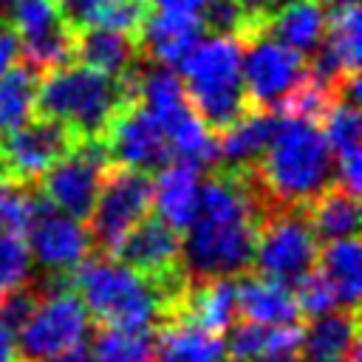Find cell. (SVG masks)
I'll use <instances>...</instances> for the list:
<instances>
[{
    "label": "cell",
    "mask_w": 362,
    "mask_h": 362,
    "mask_svg": "<svg viewBox=\"0 0 362 362\" xmlns=\"http://www.w3.org/2000/svg\"><path fill=\"white\" fill-rule=\"evenodd\" d=\"M173 317H181L204 331L223 334L235 325L238 317V288L235 277H209L189 280Z\"/></svg>",
    "instance_id": "obj_17"
},
{
    "label": "cell",
    "mask_w": 362,
    "mask_h": 362,
    "mask_svg": "<svg viewBox=\"0 0 362 362\" xmlns=\"http://www.w3.org/2000/svg\"><path fill=\"white\" fill-rule=\"evenodd\" d=\"M215 0H144L147 8L153 11H164V14H187V17H204V11L212 6ZM204 23V20H201Z\"/></svg>",
    "instance_id": "obj_37"
},
{
    "label": "cell",
    "mask_w": 362,
    "mask_h": 362,
    "mask_svg": "<svg viewBox=\"0 0 362 362\" xmlns=\"http://www.w3.org/2000/svg\"><path fill=\"white\" fill-rule=\"evenodd\" d=\"M294 300L300 305V314H308V317H320V314L334 311L339 305L337 303V294H334V288L328 283V277L320 269L305 272L294 283Z\"/></svg>",
    "instance_id": "obj_34"
},
{
    "label": "cell",
    "mask_w": 362,
    "mask_h": 362,
    "mask_svg": "<svg viewBox=\"0 0 362 362\" xmlns=\"http://www.w3.org/2000/svg\"><path fill=\"white\" fill-rule=\"evenodd\" d=\"M243 57H240V76L249 107L255 110H274L305 76L308 62L294 48L277 42L266 31H255L240 37Z\"/></svg>",
    "instance_id": "obj_10"
},
{
    "label": "cell",
    "mask_w": 362,
    "mask_h": 362,
    "mask_svg": "<svg viewBox=\"0 0 362 362\" xmlns=\"http://www.w3.org/2000/svg\"><path fill=\"white\" fill-rule=\"evenodd\" d=\"M328 11L320 0H288L283 8L274 11V17L266 23V34L277 42L294 48L297 54L308 57L322 45L325 37Z\"/></svg>",
    "instance_id": "obj_24"
},
{
    "label": "cell",
    "mask_w": 362,
    "mask_h": 362,
    "mask_svg": "<svg viewBox=\"0 0 362 362\" xmlns=\"http://www.w3.org/2000/svg\"><path fill=\"white\" fill-rule=\"evenodd\" d=\"M74 57L113 79L127 76L139 62V42L130 34H119L96 25H76L74 31Z\"/></svg>",
    "instance_id": "obj_22"
},
{
    "label": "cell",
    "mask_w": 362,
    "mask_h": 362,
    "mask_svg": "<svg viewBox=\"0 0 362 362\" xmlns=\"http://www.w3.org/2000/svg\"><path fill=\"white\" fill-rule=\"evenodd\" d=\"M74 291L90 317L113 328H153L170 317V303L158 283L119 260L99 255L79 263Z\"/></svg>",
    "instance_id": "obj_3"
},
{
    "label": "cell",
    "mask_w": 362,
    "mask_h": 362,
    "mask_svg": "<svg viewBox=\"0 0 362 362\" xmlns=\"http://www.w3.org/2000/svg\"><path fill=\"white\" fill-rule=\"evenodd\" d=\"M322 119V136L331 147L334 156V184L345 187L348 192H359L362 184V147H359V136H362V119H359V105L337 96Z\"/></svg>",
    "instance_id": "obj_16"
},
{
    "label": "cell",
    "mask_w": 362,
    "mask_h": 362,
    "mask_svg": "<svg viewBox=\"0 0 362 362\" xmlns=\"http://www.w3.org/2000/svg\"><path fill=\"white\" fill-rule=\"evenodd\" d=\"M79 139L57 119L48 116H31L25 124L3 133L0 139V175L20 181V184H37L48 167H54Z\"/></svg>",
    "instance_id": "obj_13"
},
{
    "label": "cell",
    "mask_w": 362,
    "mask_h": 362,
    "mask_svg": "<svg viewBox=\"0 0 362 362\" xmlns=\"http://www.w3.org/2000/svg\"><path fill=\"white\" fill-rule=\"evenodd\" d=\"M314 362H348L345 356H325V359H314Z\"/></svg>",
    "instance_id": "obj_43"
},
{
    "label": "cell",
    "mask_w": 362,
    "mask_h": 362,
    "mask_svg": "<svg viewBox=\"0 0 362 362\" xmlns=\"http://www.w3.org/2000/svg\"><path fill=\"white\" fill-rule=\"evenodd\" d=\"M153 206V178L147 170L113 167L105 173L96 204L88 215V235L105 252L116 255L124 235L147 218Z\"/></svg>",
    "instance_id": "obj_9"
},
{
    "label": "cell",
    "mask_w": 362,
    "mask_h": 362,
    "mask_svg": "<svg viewBox=\"0 0 362 362\" xmlns=\"http://www.w3.org/2000/svg\"><path fill=\"white\" fill-rule=\"evenodd\" d=\"M31 252L20 235L0 232V297L31 280Z\"/></svg>",
    "instance_id": "obj_32"
},
{
    "label": "cell",
    "mask_w": 362,
    "mask_h": 362,
    "mask_svg": "<svg viewBox=\"0 0 362 362\" xmlns=\"http://www.w3.org/2000/svg\"><path fill=\"white\" fill-rule=\"evenodd\" d=\"M37 113V74L23 62L0 76V133L25 124Z\"/></svg>",
    "instance_id": "obj_28"
},
{
    "label": "cell",
    "mask_w": 362,
    "mask_h": 362,
    "mask_svg": "<svg viewBox=\"0 0 362 362\" xmlns=\"http://www.w3.org/2000/svg\"><path fill=\"white\" fill-rule=\"evenodd\" d=\"M156 334L153 328H113L105 325L93 337V362H153Z\"/></svg>",
    "instance_id": "obj_29"
},
{
    "label": "cell",
    "mask_w": 362,
    "mask_h": 362,
    "mask_svg": "<svg viewBox=\"0 0 362 362\" xmlns=\"http://www.w3.org/2000/svg\"><path fill=\"white\" fill-rule=\"evenodd\" d=\"M320 3H334V0H320Z\"/></svg>",
    "instance_id": "obj_44"
},
{
    "label": "cell",
    "mask_w": 362,
    "mask_h": 362,
    "mask_svg": "<svg viewBox=\"0 0 362 362\" xmlns=\"http://www.w3.org/2000/svg\"><path fill=\"white\" fill-rule=\"evenodd\" d=\"M243 42L235 34L201 37L189 54L178 62L181 82L195 116L215 133L229 127L249 110V99L240 76Z\"/></svg>",
    "instance_id": "obj_4"
},
{
    "label": "cell",
    "mask_w": 362,
    "mask_h": 362,
    "mask_svg": "<svg viewBox=\"0 0 362 362\" xmlns=\"http://www.w3.org/2000/svg\"><path fill=\"white\" fill-rule=\"evenodd\" d=\"M116 257L158 283L170 303V317L189 283L181 266V235L167 226L161 218H141L119 243ZM167 317V320H170Z\"/></svg>",
    "instance_id": "obj_12"
},
{
    "label": "cell",
    "mask_w": 362,
    "mask_h": 362,
    "mask_svg": "<svg viewBox=\"0 0 362 362\" xmlns=\"http://www.w3.org/2000/svg\"><path fill=\"white\" fill-rule=\"evenodd\" d=\"M57 3H59L62 14H65V17L71 20V25H74V17H76V14H79V11H82V8H85L90 0H57Z\"/></svg>",
    "instance_id": "obj_41"
},
{
    "label": "cell",
    "mask_w": 362,
    "mask_h": 362,
    "mask_svg": "<svg viewBox=\"0 0 362 362\" xmlns=\"http://www.w3.org/2000/svg\"><path fill=\"white\" fill-rule=\"evenodd\" d=\"M153 362H226V342L221 334L204 331L181 317H170L156 331Z\"/></svg>",
    "instance_id": "obj_23"
},
{
    "label": "cell",
    "mask_w": 362,
    "mask_h": 362,
    "mask_svg": "<svg viewBox=\"0 0 362 362\" xmlns=\"http://www.w3.org/2000/svg\"><path fill=\"white\" fill-rule=\"evenodd\" d=\"M201 201V170L167 161L158 167V175L153 181V206L156 218H161L167 226H173L178 235L192 223Z\"/></svg>",
    "instance_id": "obj_19"
},
{
    "label": "cell",
    "mask_w": 362,
    "mask_h": 362,
    "mask_svg": "<svg viewBox=\"0 0 362 362\" xmlns=\"http://www.w3.org/2000/svg\"><path fill=\"white\" fill-rule=\"evenodd\" d=\"M0 362H17V345L14 334L0 322Z\"/></svg>",
    "instance_id": "obj_39"
},
{
    "label": "cell",
    "mask_w": 362,
    "mask_h": 362,
    "mask_svg": "<svg viewBox=\"0 0 362 362\" xmlns=\"http://www.w3.org/2000/svg\"><path fill=\"white\" fill-rule=\"evenodd\" d=\"M252 178L266 201L274 206H305L325 187L334 184V156L331 147L311 119L277 113V127Z\"/></svg>",
    "instance_id": "obj_2"
},
{
    "label": "cell",
    "mask_w": 362,
    "mask_h": 362,
    "mask_svg": "<svg viewBox=\"0 0 362 362\" xmlns=\"http://www.w3.org/2000/svg\"><path fill=\"white\" fill-rule=\"evenodd\" d=\"M54 286L40 288V297L14 334L17 362H42L62 351L79 348L90 337V314L79 294L62 274H54Z\"/></svg>",
    "instance_id": "obj_6"
},
{
    "label": "cell",
    "mask_w": 362,
    "mask_h": 362,
    "mask_svg": "<svg viewBox=\"0 0 362 362\" xmlns=\"http://www.w3.org/2000/svg\"><path fill=\"white\" fill-rule=\"evenodd\" d=\"M37 297H40V286H31V283H25V286L8 291L6 297H0V322L11 334H17L23 328V322L28 320Z\"/></svg>",
    "instance_id": "obj_35"
},
{
    "label": "cell",
    "mask_w": 362,
    "mask_h": 362,
    "mask_svg": "<svg viewBox=\"0 0 362 362\" xmlns=\"http://www.w3.org/2000/svg\"><path fill=\"white\" fill-rule=\"evenodd\" d=\"M42 362H93V359H90V351H88L85 345H79V348L62 351V354H57V356H48V359H42Z\"/></svg>",
    "instance_id": "obj_40"
},
{
    "label": "cell",
    "mask_w": 362,
    "mask_h": 362,
    "mask_svg": "<svg viewBox=\"0 0 362 362\" xmlns=\"http://www.w3.org/2000/svg\"><path fill=\"white\" fill-rule=\"evenodd\" d=\"M277 127V110H255L249 107L240 119L218 136V164L223 170H255L260 156L266 153L272 133Z\"/></svg>",
    "instance_id": "obj_21"
},
{
    "label": "cell",
    "mask_w": 362,
    "mask_h": 362,
    "mask_svg": "<svg viewBox=\"0 0 362 362\" xmlns=\"http://www.w3.org/2000/svg\"><path fill=\"white\" fill-rule=\"evenodd\" d=\"M308 223L320 240L351 238L359 229V201L356 192H348L339 184L325 187L317 198L305 204Z\"/></svg>",
    "instance_id": "obj_25"
},
{
    "label": "cell",
    "mask_w": 362,
    "mask_h": 362,
    "mask_svg": "<svg viewBox=\"0 0 362 362\" xmlns=\"http://www.w3.org/2000/svg\"><path fill=\"white\" fill-rule=\"evenodd\" d=\"M0 20L20 40L23 62L34 74H48L74 62V25L57 0H0Z\"/></svg>",
    "instance_id": "obj_8"
},
{
    "label": "cell",
    "mask_w": 362,
    "mask_h": 362,
    "mask_svg": "<svg viewBox=\"0 0 362 362\" xmlns=\"http://www.w3.org/2000/svg\"><path fill=\"white\" fill-rule=\"evenodd\" d=\"M260 362H300V359H297V354H288V356H266Z\"/></svg>",
    "instance_id": "obj_42"
},
{
    "label": "cell",
    "mask_w": 362,
    "mask_h": 362,
    "mask_svg": "<svg viewBox=\"0 0 362 362\" xmlns=\"http://www.w3.org/2000/svg\"><path fill=\"white\" fill-rule=\"evenodd\" d=\"M238 314L257 325H288L300 320L294 288L266 274H238Z\"/></svg>",
    "instance_id": "obj_20"
},
{
    "label": "cell",
    "mask_w": 362,
    "mask_h": 362,
    "mask_svg": "<svg viewBox=\"0 0 362 362\" xmlns=\"http://www.w3.org/2000/svg\"><path fill=\"white\" fill-rule=\"evenodd\" d=\"M17 57H20V40L11 31V25L0 20V76L17 62Z\"/></svg>",
    "instance_id": "obj_38"
},
{
    "label": "cell",
    "mask_w": 362,
    "mask_h": 362,
    "mask_svg": "<svg viewBox=\"0 0 362 362\" xmlns=\"http://www.w3.org/2000/svg\"><path fill=\"white\" fill-rule=\"evenodd\" d=\"M288 0H235L238 11H240V37L246 34H255V31H263L266 23L274 17L277 8H283Z\"/></svg>",
    "instance_id": "obj_36"
},
{
    "label": "cell",
    "mask_w": 362,
    "mask_h": 362,
    "mask_svg": "<svg viewBox=\"0 0 362 362\" xmlns=\"http://www.w3.org/2000/svg\"><path fill=\"white\" fill-rule=\"evenodd\" d=\"M40 201V192H34L28 184L0 175V232L23 235L34 221Z\"/></svg>",
    "instance_id": "obj_31"
},
{
    "label": "cell",
    "mask_w": 362,
    "mask_h": 362,
    "mask_svg": "<svg viewBox=\"0 0 362 362\" xmlns=\"http://www.w3.org/2000/svg\"><path fill=\"white\" fill-rule=\"evenodd\" d=\"M107 161L133 170H158L170 161V147L161 122L139 102H124L102 136Z\"/></svg>",
    "instance_id": "obj_14"
},
{
    "label": "cell",
    "mask_w": 362,
    "mask_h": 362,
    "mask_svg": "<svg viewBox=\"0 0 362 362\" xmlns=\"http://www.w3.org/2000/svg\"><path fill=\"white\" fill-rule=\"evenodd\" d=\"M226 342V356L232 362H260L269 356V325L257 322H238L229 328Z\"/></svg>",
    "instance_id": "obj_33"
},
{
    "label": "cell",
    "mask_w": 362,
    "mask_h": 362,
    "mask_svg": "<svg viewBox=\"0 0 362 362\" xmlns=\"http://www.w3.org/2000/svg\"><path fill=\"white\" fill-rule=\"evenodd\" d=\"M356 308H334L320 317H311L308 328H303V345L300 351L311 359L325 356H345L354 345H359L356 337Z\"/></svg>",
    "instance_id": "obj_27"
},
{
    "label": "cell",
    "mask_w": 362,
    "mask_h": 362,
    "mask_svg": "<svg viewBox=\"0 0 362 362\" xmlns=\"http://www.w3.org/2000/svg\"><path fill=\"white\" fill-rule=\"evenodd\" d=\"M144 14H147L144 0H90L74 17V28L76 25H96V28H110V31L136 37Z\"/></svg>",
    "instance_id": "obj_30"
},
{
    "label": "cell",
    "mask_w": 362,
    "mask_h": 362,
    "mask_svg": "<svg viewBox=\"0 0 362 362\" xmlns=\"http://www.w3.org/2000/svg\"><path fill=\"white\" fill-rule=\"evenodd\" d=\"M266 201L252 170H215L201 184L192 223L181 232V266L189 280L238 277L252 266Z\"/></svg>",
    "instance_id": "obj_1"
},
{
    "label": "cell",
    "mask_w": 362,
    "mask_h": 362,
    "mask_svg": "<svg viewBox=\"0 0 362 362\" xmlns=\"http://www.w3.org/2000/svg\"><path fill=\"white\" fill-rule=\"evenodd\" d=\"M124 102L127 99L119 79L105 76L82 62L59 65L42 74L37 82L40 116L62 122L79 141L102 139Z\"/></svg>",
    "instance_id": "obj_5"
},
{
    "label": "cell",
    "mask_w": 362,
    "mask_h": 362,
    "mask_svg": "<svg viewBox=\"0 0 362 362\" xmlns=\"http://www.w3.org/2000/svg\"><path fill=\"white\" fill-rule=\"evenodd\" d=\"M320 263L322 274L328 277L337 303L342 308H356L359 291H362V249L356 235L339 238V240H325V249H320Z\"/></svg>",
    "instance_id": "obj_26"
},
{
    "label": "cell",
    "mask_w": 362,
    "mask_h": 362,
    "mask_svg": "<svg viewBox=\"0 0 362 362\" xmlns=\"http://www.w3.org/2000/svg\"><path fill=\"white\" fill-rule=\"evenodd\" d=\"M317 255H320V238L308 223L305 206L266 209L252 257L257 274L294 286L305 272L314 269Z\"/></svg>",
    "instance_id": "obj_7"
},
{
    "label": "cell",
    "mask_w": 362,
    "mask_h": 362,
    "mask_svg": "<svg viewBox=\"0 0 362 362\" xmlns=\"http://www.w3.org/2000/svg\"><path fill=\"white\" fill-rule=\"evenodd\" d=\"M28 252L37 266H42L51 274L68 277V272L79 269L82 260L90 255V235L82 226V221L54 209L48 201H40L34 221L28 223Z\"/></svg>",
    "instance_id": "obj_15"
},
{
    "label": "cell",
    "mask_w": 362,
    "mask_h": 362,
    "mask_svg": "<svg viewBox=\"0 0 362 362\" xmlns=\"http://www.w3.org/2000/svg\"><path fill=\"white\" fill-rule=\"evenodd\" d=\"M107 164L110 161L102 139L76 141L54 167L45 170V175L37 181V192L54 209L76 221H88L96 204L102 178L107 173Z\"/></svg>",
    "instance_id": "obj_11"
},
{
    "label": "cell",
    "mask_w": 362,
    "mask_h": 362,
    "mask_svg": "<svg viewBox=\"0 0 362 362\" xmlns=\"http://www.w3.org/2000/svg\"><path fill=\"white\" fill-rule=\"evenodd\" d=\"M204 23L198 17L187 14H164V11H147L141 20V28L136 34L139 54L150 57L158 65H178L189 48L201 40Z\"/></svg>",
    "instance_id": "obj_18"
}]
</instances>
